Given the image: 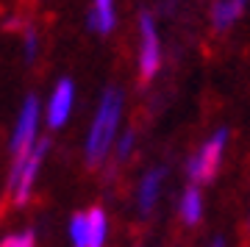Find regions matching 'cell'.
<instances>
[{"label":"cell","instance_id":"12","mask_svg":"<svg viewBox=\"0 0 250 247\" xmlns=\"http://www.w3.org/2000/svg\"><path fill=\"white\" fill-rule=\"evenodd\" d=\"M67 233H70L72 247H89V220H86V211L72 214L70 225H67Z\"/></svg>","mask_w":250,"mask_h":247},{"label":"cell","instance_id":"10","mask_svg":"<svg viewBox=\"0 0 250 247\" xmlns=\"http://www.w3.org/2000/svg\"><path fill=\"white\" fill-rule=\"evenodd\" d=\"M250 0H217L211 6V25L217 31H228L239 22V17L245 14Z\"/></svg>","mask_w":250,"mask_h":247},{"label":"cell","instance_id":"5","mask_svg":"<svg viewBox=\"0 0 250 247\" xmlns=\"http://www.w3.org/2000/svg\"><path fill=\"white\" fill-rule=\"evenodd\" d=\"M136 67L142 81H153L156 72L161 70V39L156 31V20L150 11L139 14V56H136Z\"/></svg>","mask_w":250,"mask_h":247},{"label":"cell","instance_id":"2","mask_svg":"<svg viewBox=\"0 0 250 247\" xmlns=\"http://www.w3.org/2000/svg\"><path fill=\"white\" fill-rule=\"evenodd\" d=\"M45 123V111L36 95H28L20 106V114L14 120V131H11V164H20L28 153L39 144V128Z\"/></svg>","mask_w":250,"mask_h":247},{"label":"cell","instance_id":"8","mask_svg":"<svg viewBox=\"0 0 250 247\" xmlns=\"http://www.w3.org/2000/svg\"><path fill=\"white\" fill-rule=\"evenodd\" d=\"M89 31L100 36H108L117 25V0H92L89 17H86Z\"/></svg>","mask_w":250,"mask_h":247},{"label":"cell","instance_id":"1","mask_svg":"<svg viewBox=\"0 0 250 247\" xmlns=\"http://www.w3.org/2000/svg\"><path fill=\"white\" fill-rule=\"evenodd\" d=\"M123 92L117 86H108L95 108V120L89 123L86 142H83V159L89 167H100L114 153L120 123H123Z\"/></svg>","mask_w":250,"mask_h":247},{"label":"cell","instance_id":"16","mask_svg":"<svg viewBox=\"0 0 250 247\" xmlns=\"http://www.w3.org/2000/svg\"><path fill=\"white\" fill-rule=\"evenodd\" d=\"M211 247H225V239H223V236H217V239H211Z\"/></svg>","mask_w":250,"mask_h":247},{"label":"cell","instance_id":"4","mask_svg":"<svg viewBox=\"0 0 250 247\" xmlns=\"http://www.w3.org/2000/svg\"><path fill=\"white\" fill-rule=\"evenodd\" d=\"M47 150H50V139H39V144L20 164H11L9 194H11V203L14 206H25L31 200V192H34V184H36V178H39V169L45 164Z\"/></svg>","mask_w":250,"mask_h":247},{"label":"cell","instance_id":"14","mask_svg":"<svg viewBox=\"0 0 250 247\" xmlns=\"http://www.w3.org/2000/svg\"><path fill=\"white\" fill-rule=\"evenodd\" d=\"M0 247H36V230L25 228L0 239Z\"/></svg>","mask_w":250,"mask_h":247},{"label":"cell","instance_id":"9","mask_svg":"<svg viewBox=\"0 0 250 247\" xmlns=\"http://www.w3.org/2000/svg\"><path fill=\"white\" fill-rule=\"evenodd\" d=\"M203 211H206V203H203V192L200 186L189 184L184 192H181V200H178V217L184 220V225H197L203 220Z\"/></svg>","mask_w":250,"mask_h":247},{"label":"cell","instance_id":"13","mask_svg":"<svg viewBox=\"0 0 250 247\" xmlns=\"http://www.w3.org/2000/svg\"><path fill=\"white\" fill-rule=\"evenodd\" d=\"M134 147H136V131L134 128H128V131H123L120 136H117V144H114L117 161H128L131 159V153H134Z\"/></svg>","mask_w":250,"mask_h":247},{"label":"cell","instance_id":"6","mask_svg":"<svg viewBox=\"0 0 250 247\" xmlns=\"http://www.w3.org/2000/svg\"><path fill=\"white\" fill-rule=\"evenodd\" d=\"M72 108H75V83H72V78H59V83L53 86L45 103V125L50 131L64 128Z\"/></svg>","mask_w":250,"mask_h":247},{"label":"cell","instance_id":"3","mask_svg":"<svg viewBox=\"0 0 250 247\" xmlns=\"http://www.w3.org/2000/svg\"><path fill=\"white\" fill-rule=\"evenodd\" d=\"M228 139H231V133L228 128H217L208 139L197 147L187 161V178L189 184H208V181H214L217 169L223 164V156H225V147H228Z\"/></svg>","mask_w":250,"mask_h":247},{"label":"cell","instance_id":"15","mask_svg":"<svg viewBox=\"0 0 250 247\" xmlns=\"http://www.w3.org/2000/svg\"><path fill=\"white\" fill-rule=\"evenodd\" d=\"M22 50H25V62L34 64L36 62V53H39V34H36L34 25L22 28Z\"/></svg>","mask_w":250,"mask_h":247},{"label":"cell","instance_id":"17","mask_svg":"<svg viewBox=\"0 0 250 247\" xmlns=\"http://www.w3.org/2000/svg\"><path fill=\"white\" fill-rule=\"evenodd\" d=\"M248 230H250V211H248Z\"/></svg>","mask_w":250,"mask_h":247},{"label":"cell","instance_id":"11","mask_svg":"<svg viewBox=\"0 0 250 247\" xmlns=\"http://www.w3.org/2000/svg\"><path fill=\"white\" fill-rule=\"evenodd\" d=\"M86 220H89V247H106L108 239V217L100 206H92L86 211Z\"/></svg>","mask_w":250,"mask_h":247},{"label":"cell","instance_id":"7","mask_svg":"<svg viewBox=\"0 0 250 247\" xmlns=\"http://www.w3.org/2000/svg\"><path fill=\"white\" fill-rule=\"evenodd\" d=\"M164 178H167V169L164 167H150L139 178V189H136V208L142 217H150L156 203H159L161 186H164Z\"/></svg>","mask_w":250,"mask_h":247}]
</instances>
